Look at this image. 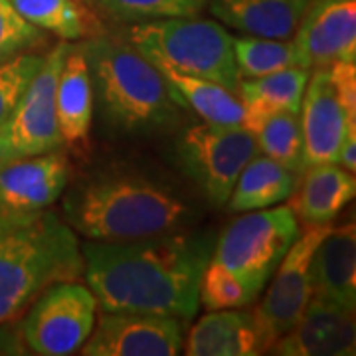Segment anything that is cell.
I'll list each match as a JSON object with an SVG mask.
<instances>
[{"label": "cell", "instance_id": "obj_20", "mask_svg": "<svg viewBox=\"0 0 356 356\" xmlns=\"http://www.w3.org/2000/svg\"><path fill=\"white\" fill-rule=\"evenodd\" d=\"M313 0H208L210 13L248 36L291 38Z\"/></svg>", "mask_w": 356, "mask_h": 356}, {"label": "cell", "instance_id": "obj_26", "mask_svg": "<svg viewBox=\"0 0 356 356\" xmlns=\"http://www.w3.org/2000/svg\"><path fill=\"white\" fill-rule=\"evenodd\" d=\"M234 60L240 81L280 72L285 67H299L291 38L275 40L261 36H234Z\"/></svg>", "mask_w": 356, "mask_h": 356}, {"label": "cell", "instance_id": "obj_10", "mask_svg": "<svg viewBox=\"0 0 356 356\" xmlns=\"http://www.w3.org/2000/svg\"><path fill=\"white\" fill-rule=\"evenodd\" d=\"M331 226L303 228L291 243L277 269L269 277V289L254 309V318L266 353L280 341L305 313L313 297L311 289V259L318 242Z\"/></svg>", "mask_w": 356, "mask_h": 356}, {"label": "cell", "instance_id": "obj_14", "mask_svg": "<svg viewBox=\"0 0 356 356\" xmlns=\"http://www.w3.org/2000/svg\"><path fill=\"white\" fill-rule=\"evenodd\" d=\"M303 131V161L307 166L339 163V153L348 129L356 127L344 113L331 86L329 67H315L309 74L305 95L299 109Z\"/></svg>", "mask_w": 356, "mask_h": 356}, {"label": "cell", "instance_id": "obj_32", "mask_svg": "<svg viewBox=\"0 0 356 356\" xmlns=\"http://www.w3.org/2000/svg\"><path fill=\"white\" fill-rule=\"evenodd\" d=\"M0 355H30L20 329V318L0 323Z\"/></svg>", "mask_w": 356, "mask_h": 356}, {"label": "cell", "instance_id": "obj_6", "mask_svg": "<svg viewBox=\"0 0 356 356\" xmlns=\"http://www.w3.org/2000/svg\"><path fill=\"white\" fill-rule=\"evenodd\" d=\"M299 234L291 204L243 212L218 236L208 264L232 275L255 303Z\"/></svg>", "mask_w": 356, "mask_h": 356}, {"label": "cell", "instance_id": "obj_18", "mask_svg": "<svg viewBox=\"0 0 356 356\" xmlns=\"http://www.w3.org/2000/svg\"><path fill=\"white\" fill-rule=\"evenodd\" d=\"M355 172L346 170L339 163H321L307 166L301 172L289 204L301 228L332 226V222L355 198Z\"/></svg>", "mask_w": 356, "mask_h": 356}, {"label": "cell", "instance_id": "obj_30", "mask_svg": "<svg viewBox=\"0 0 356 356\" xmlns=\"http://www.w3.org/2000/svg\"><path fill=\"white\" fill-rule=\"evenodd\" d=\"M200 305H204L206 311H214L250 307L252 301L248 299L242 285L232 275L208 264L200 281Z\"/></svg>", "mask_w": 356, "mask_h": 356}, {"label": "cell", "instance_id": "obj_25", "mask_svg": "<svg viewBox=\"0 0 356 356\" xmlns=\"http://www.w3.org/2000/svg\"><path fill=\"white\" fill-rule=\"evenodd\" d=\"M309 74L311 72L305 67H285L267 76L242 79L238 86V95L242 103H257L299 113Z\"/></svg>", "mask_w": 356, "mask_h": 356}, {"label": "cell", "instance_id": "obj_33", "mask_svg": "<svg viewBox=\"0 0 356 356\" xmlns=\"http://www.w3.org/2000/svg\"><path fill=\"white\" fill-rule=\"evenodd\" d=\"M339 165L344 166L350 172L356 170V127L348 129V133L344 137L341 153H339Z\"/></svg>", "mask_w": 356, "mask_h": 356}, {"label": "cell", "instance_id": "obj_2", "mask_svg": "<svg viewBox=\"0 0 356 356\" xmlns=\"http://www.w3.org/2000/svg\"><path fill=\"white\" fill-rule=\"evenodd\" d=\"M194 210L165 184L137 172H102L64 198V220L88 242H133L191 228Z\"/></svg>", "mask_w": 356, "mask_h": 356}, {"label": "cell", "instance_id": "obj_29", "mask_svg": "<svg viewBox=\"0 0 356 356\" xmlns=\"http://www.w3.org/2000/svg\"><path fill=\"white\" fill-rule=\"evenodd\" d=\"M44 56L46 51H28L8 64L0 65V127L24 95L30 81L38 74Z\"/></svg>", "mask_w": 356, "mask_h": 356}, {"label": "cell", "instance_id": "obj_28", "mask_svg": "<svg viewBox=\"0 0 356 356\" xmlns=\"http://www.w3.org/2000/svg\"><path fill=\"white\" fill-rule=\"evenodd\" d=\"M48 46L50 34L20 16L10 0H0V65L28 51H48Z\"/></svg>", "mask_w": 356, "mask_h": 356}, {"label": "cell", "instance_id": "obj_7", "mask_svg": "<svg viewBox=\"0 0 356 356\" xmlns=\"http://www.w3.org/2000/svg\"><path fill=\"white\" fill-rule=\"evenodd\" d=\"M178 166L214 206H226L242 168L259 147L243 125L196 123L186 127L175 145Z\"/></svg>", "mask_w": 356, "mask_h": 356}, {"label": "cell", "instance_id": "obj_15", "mask_svg": "<svg viewBox=\"0 0 356 356\" xmlns=\"http://www.w3.org/2000/svg\"><path fill=\"white\" fill-rule=\"evenodd\" d=\"M56 119L62 145L70 153L86 154L93 127V83L81 42H72L56 81Z\"/></svg>", "mask_w": 356, "mask_h": 356}, {"label": "cell", "instance_id": "obj_27", "mask_svg": "<svg viewBox=\"0 0 356 356\" xmlns=\"http://www.w3.org/2000/svg\"><path fill=\"white\" fill-rule=\"evenodd\" d=\"M102 18L137 24L165 18L200 16L208 0H86Z\"/></svg>", "mask_w": 356, "mask_h": 356}, {"label": "cell", "instance_id": "obj_4", "mask_svg": "<svg viewBox=\"0 0 356 356\" xmlns=\"http://www.w3.org/2000/svg\"><path fill=\"white\" fill-rule=\"evenodd\" d=\"M81 48L93 83V99L109 127L143 135L175 127L182 107L178 105L159 67L137 51L123 36L83 40Z\"/></svg>", "mask_w": 356, "mask_h": 356}, {"label": "cell", "instance_id": "obj_5", "mask_svg": "<svg viewBox=\"0 0 356 356\" xmlns=\"http://www.w3.org/2000/svg\"><path fill=\"white\" fill-rule=\"evenodd\" d=\"M121 36L153 64L216 81L238 93L234 36L218 20L186 16L137 22L129 24Z\"/></svg>", "mask_w": 356, "mask_h": 356}, {"label": "cell", "instance_id": "obj_13", "mask_svg": "<svg viewBox=\"0 0 356 356\" xmlns=\"http://www.w3.org/2000/svg\"><path fill=\"white\" fill-rule=\"evenodd\" d=\"M305 70L356 62V0H313L291 36Z\"/></svg>", "mask_w": 356, "mask_h": 356}, {"label": "cell", "instance_id": "obj_3", "mask_svg": "<svg viewBox=\"0 0 356 356\" xmlns=\"http://www.w3.org/2000/svg\"><path fill=\"white\" fill-rule=\"evenodd\" d=\"M81 277L79 238L51 208L0 224V323L22 317L54 283Z\"/></svg>", "mask_w": 356, "mask_h": 356}, {"label": "cell", "instance_id": "obj_21", "mask_svg": "<svg viewBox=\"0 0 356 356\" xmlns=\"http://www.w3.org/2000/svg\"><path fill=\"white\" fill-rule=\"evenodd\" d=\"M299 178V172L269 159L267 154H255L242 168L226 206L234 214H243L287 202L297 191Z\"/></svg>", "mask_w": 356, "mask_h": 356}, {"label": "cell", "instance_id": "obj_12", "mask_svg": "<svg viewBox=\"0 0 356 356\" xmlns=\"http://www.w3.org/2000/svg\"><path fill=\"white\" fill-rule=\"evenodd\" d=\"M70 170L64 149L0 166V224L51 208L64 196Z\"/></svg>", "mask_w": 356, "mask_h": 356}, {"label": "cell", "instance_id": "obj_22", "mask_svg": "<svg viewBox=\"0 0 356 356\" xmlns=\"http://www.w3.org/2000/svg\"><path fill=\"white\" fill-rule=\"evenodd\" d=\"M156 67L165 77L170 97L182 109H191L206 123L243 125V103L236 91L210 79L182 74L168 65Z\"/></svg>", "mask_w": 356, "mask_h": 356}, {"label": "cell", "instance_id": "obj_11", "mask_svg": "<svg viewBox=\"0 0 356 356\" xmlns=\"http://www.w3.org/2000/svg\"><path fill=\"white\" fill-rule=\"evenodd\" d=\"M184 344V321L151 313H97L83 356H177Z\"/></svg>", "mask_w": 356, "mask_h": 356}, {"label": "cell", "instance_id": "obj_19", "mask_svg": "<svg viewBox=\"0 0 356 356\" xmlns=\"http://www.w3.org/2000/svg\"><path fill=\"white\" fill-rule=\"evenodd\" d=\"M188 356H255L266 348L254 313L240 309H214L204 313L182 344Z\"/></svg>", "mask_w": 356, "mask_h": 356}, {"label": "cell", "instance_id": "obj_1", "mask_svg": "<svg viewBox=\"0 0 356 356\" xmlns=\"http://www.w3.org/2000/svg\"><path fill=\"white\" fill-rule=\"evenodd\" d=\"M212 229H180L133 242H86L83 280L102 311L151 313L188 323L214 250Z\"/></svg>", "mask_w": 356, "mask_h": 356}, {"label": "cell", "instance_id": "obj_16", "mask_svg": "<svg viewBox=\"0 0 356 356\" xmlns=\"http://www.w3.org/2000/svg\"><path fill=\"white\" fill-rule=\"evenodd\" d=\"M355 313L311 297L305 313L269 353L281 356H348L355 355Z\"/></svg>", "mask_w": 356, "mask_h": 356}, {"label": "cell", "instance_id": "obj_9", "mask_svg": "<svg viewBox=\"0 0 356 356\" xmlns=\"http://www.w3.org/2000/svg\"><path fill=\"white\" fill-rule=\"evenodd\" d=\"M72 42H58L46 51L42 67L13 113L0 127V166L26 156L64 149L56 119V81Z\"/></svg>", "mask_w": 356, "mask_h": 356}, {"label": "cell", "instance_id": "obj_17", "mask_svg": "<svg viewBox=\"0 0 356 356\" xmlns=\"http://www.w3.org/2000/svg\"><path fill=\"white\" fill-rule=\"evenodd\" d=\"M313 299L355 313L356 309V226L329 228L311 259Z\"/></svg>", "mask_w": 356, "mask_h": 356}, {"label": "cell", "instance_id": "obj_23", "mask_svg": "<svg viewBox=\"0 0 356 356\" xmlns=\"http://www.w3.org/2000/svg\"><path fill=\"white\" fill-rule=\"evenodd\" d=\"M243 127L254 133L259 153L299 175L305 170L299 113L257 103H243Z\"/></svg>", "mask_w": 356, "mask_h": 356}, {"label": "cell", "instance_id": "obj_8", "mask_svg": "<svg viewBox=\"0 0 356 356\" xmlns=\"http://www.w3.org/2000/svg\"><path fill=\"white\" fill-rule=\"evenodd\" d=\"M99 305L79 281L54 283L20 317L26 348L36 356L77 355L93 331Z\"/></svg>", "mask_w": 356, "mask_h": 356}, {"label": "cell", "instance_id": "obj_24", "mask_svg": "<svg viewBox=\"0 0 356 356\" xmlns=\"http://www.w3.org/2000/svg\"><path fill=\"white\" fill-rule=\"evenodd\" d=\"M30 24L62 42H83L107 32L86 0H10Z\"/></svg>", "mask_w": 356, "mask_h": 356}, {"label": "cell", "instance_id": "obj_31", "mask_svg": "<svg viewBox=\"0 0 356 356\" xmlns=\"http://www.w3.org/2000/svg\"><path fill=\"white\" fill-rule=\"evenodd\" d=\"M331 86L350 121H356V62H337L329 65Z\"/></svg>", "mask_w": 356, "mask_h": 356}]
</instances>
